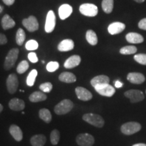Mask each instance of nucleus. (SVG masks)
I'll return each instance as SVG.
<instances>
[{
  "mask_svg": "<svg viewBox=\"0 0 146 146\" xmlns=\"http://www.w3.org/2000/svg\"><path fill=\"white\" fill-rule=\"evenodd\" d=\"M23 25L29 32H34L39 29V23L34 16H30L28 18L24 19Z\"/></svg>",
  "mask_w": 146,
  "mask_h": 146,
  "instance_id": "nucleus-10",
  "label": "nucleus"
},
{
  "mask_svg": "<svg viewBox=\"0 0 146 146\" xmlns=\"http://www.w3.org/2000/svg\"><path fill=\"white\" fill-rule=\"evenodd\" d=\"M3 10V7H2V6H1V5H0V13H1V12H2Z\"/></svg>",
  "mask_w": 146,
  "mask_h": 146,
  "instance_id": "nucleus-46",
  "label": "nucleus"
},
{
  "mask_svg": "<svg viewBox=\"0 0 146 146\" xmlns=\"http://www.w3.org/2000/svg\"><path fill=\"white\" fill-rule=\"evenodd\" d=\"M60 138V131L57 129H54L51 132L50 134V141L52 145H57L59 143Z\"/></svg>",
  "mask_w": 146,
  "mask_h": 146,
  "instance_id": "nucleus-32",
  "label": "nucleus"
},
{
  "mask_svg": "<svg viewBox=\"0 0 146 146\" xmlns=\"http://www.w3.org/2000/svg\"><path fill=\"white\" fill-rule=\"evenodd\" d=\"M138 27L140 29L146 31V18H143L139 22Z\"/></svg>",
  "mask_w": 146,
  "mask_h": 146,
  "instance_id": "nucleus-39",
  "label": "nucleus"
},
{
  "mask_svg": "<svg viewBox=\"0 0 146 146\" xmlns=\"http://www.w3.org/2000/svg\"><path fill=\"white\" fill-rule=\"evenodd\" d=\"M74 104L70 100H63L58 104L54 108V112L58 115L66 114L72 110Z\"/></svg>",
  "mask_w": 146,
  "mask_h": 146,
  "instance_id": "nucleus-2",
  "label": "nucleus"
},
{
  "mask_svg": "<svg viewBox=\"0 0 146 146\" xmlns=\"http://www.w3.org/2000/svg\"><path fill=\"white\" fill-rule=\"evenodd\" d=\"M9 131H10V133L11 135L12 136V137L16 141H22L23 138V133L21 129L18 126L16 125H12L10 126V129H9Z\"/></svg>",
  "mask_w": 146,
  "mask_h": 146,
  "instance_id": "nucleus-18",
  "label": "nucleus"
},
{
  "mask_svg": "<svg viewBox=\"0 0 146 146\" xmlns=\"http://www.w3.org/2000/svg\"><path fill=\"white\" fill-rule=\"evenodd\" d=\"M110 78L106 75H99L95 76L91 80V84L93 87H95L97 85H103V84H109Z\"/></svg>",
  "mask_w": 146,
  "mask_h": 146,
  "instance_id": "nucleus-22",
  "label": "nucleus"
},
{
  "mask_svg": "<svg viewBox=\"0 0 146 146\" xmlns=\"http://www.w3.org/2000/svg\"><path fill=\"white\" fill-rule=\"evenodd\" d=\"M79 11L84 16L94 17L98 13V8L93 3H83L79 7Z\"/></svg>",
  "mask_w": 146,
  "mask_h": 146,
  "instance_id": "nucleus-5",
  "label": "nucleus"
},
{
  "mask_svg": "<svg viewBox=\"0 0 146 146\" xmlns=\"http://www.w3.org/2000/svg\"><path fill=\"white\" fill-rule=\"evenodd\" d=\"M74 43L72 39H64L59 43L58 50L60 52H68L74 49Z\"/></svg>",
  "mask_w": 146,
  "mask_h": 146,
  "instance_id": "nucleus-19",
  "label": "nucleus"
},
{
  "mask_svg": "<svg viewBox=\"0 0 146 146\" xmlns=\"http://www.w3.org/2000/svg\"><path fill=\"white\" fill-rule=\"evenodd\" d=\"M39 115V118L46 123H50L52 119V114H51L50 111L47 108H42L40 110Z\"/></svg>",
  "mask_w": 146,
  "mask_h": 146,
  "instance_id": "nucleus-26",
  "label": "nucleus"
},
{
  "mask_svg": "<svg viewBox=\"0 0 146 146\" xmlns=\"http://www.w3.org/2000/svg\"><path fill=\"white\" fill-rule=\"evenodd\" d=\"M141 125L137 122H128L123 124L120 127V131L126 135H131L141 130Z\"/></svg>",
  "mask_w": 146,
  "mask_h": 146,
  "instance_id": "nucleus-4",
  "label": "nucleus"
},
{
  "mask_svg": "<svg viewBox=\"0 0 146 146\" xmlns=\"http://www.w3.org/2000/svg\"><path fill=\"white\" fill-rule=\"evenodd\" d=\"M18 79L15 74H10L7 78L6 87L8 91L10 94H15L18 87Z\"/></svg>",
  "mask_w": 146,
  "mask_h": 146,
  "instance_id": "nucleus-8",
  "label": "nucleus"
},
{
  "mask_svg": "<svg viewBox=\"0 0 146 146\" xmlns=\"http://www.w3.org/2000/svg\"><path fill=\"white\" fill-rule=\"evenodd\" d=\"M123 83H121L120 81H116L115 82V87H116V88H120V87H123Z\"/></svg>",
  "mask_w": 146,
  "mask_h": 146,
  "instance_id": "nucleus-42",
  "label": "nucleus"
},
{
  "mask_svg": "<svg viewBox=\"0 0 146 146\" xmlns=\"http://www.w3.org/2000/svg\"><path fill=\"white\" fill-rule=\"evenodd\" d=\"M30 141L33 146H43L46 142V137L43 134L35 135L32 137Z\"/></svg>",
  "mask_w": 146,
  "mask_h": 146,
  "instance_id": "nucleus-24",
  "label": "nucleus"
},
{
  "mask_svg": "<svg viewBox=\"0 0 146 146\" xmlns=\"http://www.w3.org/2000/svg\"><path fill=\"white\" fill-rule=\"evenodd\" d=\"M135 1H136V2L137 3H143L145 0H134Z\"/></svg>",
  "mask_w": 146,
  "mask_h": 146,
  "instance_id": "nucleus-44",
  "label": "nucleus"
},
{
  "mask_svg": "<svg viewBox=\"0 0 146 146\" xmlns=\"http://www.w3.org/2000/svg\"><path fill=\"white\" fill-rule=\"evenodd\" d=\"M75 93L77 98L82 101H89L93 98L92 94L90 91L82 87H76L75 89Z\"/></svg>",
  "mask_w": 146,
  "mask_h": 146,
  "instance_id": "nucleus-12",
  "label": "nucleus"
},
{
  "mask_svg": "<svg viewBox=\"0 0 146 146\" xmlns=\"http://www.w3.org/2000/svg\"><path fill=\"white\" fill-rule=\"evenodd\" d=\"M59 80L64 83H72L76 81V76L72 72H64L60 74Z\"/></svg>",
  "mask_w": 146,
  "mask_h": 146,
  "instance_id": "nucleus-23",
  "label": "nucleus"
},
{
  "mask_svg": "<svg viewBox=\"0 0 146 146\" xmlns=\"http://www.w3.org/2000/svg\"><path fill=\"white\" fill-rule=\"evenodd\" d=\"M81 61V58L78 55H74V56H70V58H68V59L66 60L64 62V67L66 68L70 69L75 68L80 64Z\"/></svg>",
  "mask_w": 146,
  "mask_h": 146,
  "instance_id": "nucleus-15",
  "label": "nucleus"
},
{
  "mask_svg": "<svg viewBox=\"0 0 146 146\" xmlns=\"http://www.w3.org/2000/svg\"><path fill=\"white\" fill-rule=\"evenodd\" d=\"M29 67V64L27 60H23L21 63H19V64L18 65L17 68H16V71L18 74H23L26 71L28 70Z\"/></svg>",
  "mask_w": 146,
  "mask_h": 146,
  "instance_id": "nucleus-33",
  "label": "nucleus"
},
{
  "mask_svg": "<svg viewBox=\"0 0 146 146\" xmlns=\"http://www.w3.org/2000/svg\"><path fill=\"white\" fill-rule=\"evenodd\" d=\"M125 29V25L120 22L113 23L109 25L108 31L111 35H117L122 33Z\"/></svg>",
  "mask_w": 146,
  "mask_h": 146,
  "instance_id": "nucleus-14",
  "label": "nucleus"
},
{
  "mask_svg": "<svg viewBox=\"0 0 146 146\" xmlns=\"http://www.w3.org/2000/svg\"><path fill=\"white\" fill-rule=\"evenodd\" d=\"M134 59L137 62L142 65H146V54H139L135 55Z\"/></svg>",
  "mask_w": 146,
  "mask_h": 146,
  "instance_id": "nucleus-36",
  "label": "nucleus"
},
{
  "mask_svg": "<svg viewBox=\"0 0 146 146\" xmlns=\"http://www.w3.org/2000/svg\"><path fill=\"white\" fill-rule=\"evenodd\" d=\"M25 39H26L25 32L24 31L23 29H18L16 35V41L17 45H20V46L23 45L25 41Z\"/></svg>",
  "mask_w": 146,
  "mask_h": 146,
  "instance_id": "nucleus-29",
  "label": "nucleus"
},
{
  "mask_svg": "<svg viewBox=\"0 0 146 146\" xmlns=\"http://www.w3.org/2000/svg\"><path fill=\"white\" fill-rule=\"evenodd\" d=\"M56 27V15L52 10H50L47 14L45 30L47 33L53 32Z\"/></svg>",
  "mask_w": 146,
  "mask_h": 146,
  "instance_id": "nucleus-11",
  "label": "nucleus"
},
{
  "mask_svg": "<svg viewBox=\"0 0 146 146\" xmlns=\"http://www.w3.org/2000/svg\"><path fill=\"white\" fill-rule=\"evenodd\" d=\"M126 39L130 43L137 44V43H141L144 41L143 36L137 33H129L126 35Z\"/></svg>",
  "mask_w": 146,
  "mask_h": 146,
  "instance_id": "nucleus-20",
  "label": "nucleus"
},
{
  "mask_svg": "<svg viewBox=\"0 0 146 146\" xmlns=\"http://www.w3.org/2000/svg\"><path fill=\"white\" fill-rule=\"evenodd\" d=\"M39 89L42 92L50 93L53 89V85L50 82H46V83H42L39 86Z\"/></svg>",
  "mask_w": 146,
  "mask_h": 146,
  "instance_id": "nucleus-35",
  "label": "nucleus"
},
{
  "mask_svg": "<svg viewBox=\"0 0 146 146\" xmlns=\"http://www.w3.org/2000/svg\"><path fill=\"white\" fill-rule=\"evenodd\" d=\"M76 141L79 146H92L94 144V137L88 133H81L76 136Z\"/></svg>",
  "mask_w": 146,
  "mask_h": 146,
  "instance_id": "nucleus-6",
  "label": "nucleus"
},
{
  "mask_svg": "<svg viewBox=\"0 0 146 146\" xmlns=\"http://www.w3.org/2000/svg\"><path fill=\"white\" fill-rule=\"evenodd\" d=\"M86 39L89 44L96 45L98 43V39L96 33L92 30H88L86 33Z\"/></svg>",
  "mask_w": 146,
  "mask_h": 146,
  "instance_id": "nucleus-27",
  "label": "nucleus"
},
{
  "mask_svg": "<svg viewBox=\"0 0 146 146\" xmlns=\"http://www.w3.org/2000/svg\"><path fill=\"white\" fill-rule=\"evenodd\" d=\"M137 51V49L135 46L133 45H128V46H125L122 47L120 50V53L123 55H131L135 54Z\"/></svg>",
  "mask_w": 146,
  "mask_h": 146,
  "instance_id": "nucleus-30",
  "label": "nucleus"
},
{
  "mask_svg": "<svg viewBox=\"0 0 146 146\" xmlns=\"http://www.w3.org/2000/svg\"><path fill=\"white\" fill-rule=\"evenodd\" d=\"M127 80L131 83L139 85L145 81V77L141 73L130 72L127 75Z\"/></svg>",
  "mask_w": 146,
  "mask_h": 146,
  "instance_id": "nucleus-13",
  "label": "nucleus"
},
{
  "mask_svg": "<svg viewBox=\"0 0 146 146\" xmlns=\"http://www.w3.org/2000/svg\"><path fill=\"white\" fill-rule=\"evenodd\" d=\"M18 54H19V50L17 48L12 49L8 53L3 64V68L5 70H9L13 68L18 59Z\"/></svg>",
  "mask_w": 146,
  "mask_h": 146,
  "instance_id": "nucleus-3",
  "label": "nucleus"
},
{
  "mask_svg": "<svg viewBox=\"0 0 146 146\" xmlns=\"http://www.w3.org/2000/svg\"><path fill=\"white\" fill-rule=\"evenodd\" d=\"M59 66V63H58V62H50L47 64L46 69L48 72H55L57 69H58Z\"/></svg>",
  "mask_w": 146,
  "mask_h": 146,
  "instance_id": "nucleus-37",
  "label": "nucleus"
},
{
  "mask_svg": "<svg viewBox=\"0 0 146 146\" xmlns=\"http://www.w3.org/2000/svg\"><path fill=\"white\" fill-rule=\"evenodd\" d=\"M125 97L130 100L131 103H137L144 100V95L141 91L137 89H131L125 93Z\"/></svg>",
  "mask_w": 146,
  "mask_h": 146,
  "instance_id": "nucleus-9",
  "label": "nucleus"
},
{
  "mask_svg": "<svg viewBox=\"0 0 146 146\" xmlns=\"http://www.w3.org/2000/svg\"><path fill=\"white\" fill-rule=\"evenodd\" d=\"M25 47L29 51L36 50L39 47V44H38L37 41H35V40H29V41L27 42L26 45H25Z\"/></svg>",
  "mask_w": 146,
  "mask_h": 146,
  "instance_id": "nucleus-34",
  "label": "nucleus"
},
{
  "mask_svg": "<svg viewBox=\"0 0 146 146\" xmlns=\"http://www.w3.org/2000/svg\"><path fill=\"white\" fill-rule=\"evenodd\" d=\"M133 146H146L145 143H137L133 145Z\"/></svg>",
  "mask_w": 146,
  "mask_h": 146,
  "instance_id": "nucleus-43",
  "label": "nucleus"
},
{
  "mask_svg": "<svg viewBox=\"0 0 146 146\" xmlns=\"http://www.w3.org/2000/svg\"><path fill=\"white\" fill-rule=\"evenodd\" d=\"M2 1L7 5H12L15 2V0H2Z\"/></svg>",
  "mask_w": 146,
  "mask_h": 146,
  "instance_id": "nucleus-41",
  "label": "nucleus"
},
{
  "mask_svg": "<svg viewBox=\"0 0 146 146\" xmlns=\"http://www.w3.org/2000/svg\"><path fill=\"white\" fill-rule=\"evenodd\" d=\"M83 119L90 125L98 128H102L104 125V118L100 115L94 114V113H88V114H84Z\"/></svg>",
  "mask_w": 146,
  "mask_h": 146,
  "instance_id": "nucleus-1",
  "label": "nucleus"
},
{
  "mask_svg": "<svg viewBox=\"0 0 146 146\" xmlns=\"http://www.w3.org/2000/svg\"><path fill=\"white\" fill-rule=\"evenodd\" d=\"M3 109V106L1 105V104H0V112H2Z\"/></svg>",
  "mask_w": 146,
  "mask_h": 146,
  "instance_id": "nucleus-45",
  "label": "nucleus"
},
{
  "mask_svg": "<svg viewBox=\"0 0 146 146\" xmlns=\"http://www.w3.org/2000/svg\"><path fill=\"white\" fill-rule=\"evenodd\" d=\"M36 76H37V70H35V69H33V70L31 71V72L29 73L27 78V84L28 86H33Z\"/></svg>",
  "mask_w": 146,
  "mask_h": 146,
  "instance_id": "nucleus-31",
  "label": "nucleus"
},
{
  "mask_svg": "<svg viewBox=\"0 0 146 146\" xmlns=\"http://www.w3.org/2000/svg\"><path fill=\"white\" fill-rule=\"evenodd\" d=\"M9 107L12 110L21 111L25 109V103L23 100L18 98H13L9 102Z\"/></svg>",
  "mask_w": 146,
  "mask_h": 146,
  "instance_id": "nucleus-16",
  "label": "nucleus"
},
{
  "mask_svg": "<svg viewBox=\"0 0 146 146\" xmlns=\"http://www.w3.org/2000/svg\"><path fill=\"white\" fill-rule=\"evenodd\" d=\"M97 92L102 96L112 97L115 94V89L110 84H103L94 87Z\"/></svg>",
  "mask_w": 146,
  "mask_h": 146,
  "instance_id": "nucleus-7",
  "label": "nucleus"
},
{
  "mask_svg": "<svg viewBox=\"0 0 146 146\" xmlns=\"http://www.w3.org/2000/svg\"><path fill=\"white\" fill-rule=\"evenodd\" d=\"M145 92H146V91H145Z\"/></svg>",
  "mask_w": 146,
  "mask_h": 146,
  "instance_id": "nucleus-47",
  "label": "nucleus"
},
{
  "mask_svg": "<svg viewBox=\"0 0 146 146\" xmlns=\"http://www.w3.org/2000/svg\"><path fill=\"white\" fill-rule=\"evenodd\" d=\"M59 16L61 20H65L72 13V8L69 4H63L59 8L58 10Z\"/></svg>",
  "mask_w": 146,
  "mask_h": 146,
  "instance_id": "nucleus-17",
  "label": "nucleus"
},
{
  "mask_svg": "<svg viewBox=\"0 0 146 146\" xmlns=\"http://www.w3.org/2000/svg\"><path fill=\"white\" fill-rule=\"evenodd\" d=\"M47 96L43 92L35 91L29 96V100L33 103H36V102L45 101V100H47Z\"/></svg>",
  "mask_w": 146,
  "mask_h": 146,
  "instance_id": "nucleus-25",
  "label": "nucleus"
},
{
  "mask_svg": "<svg viewBox=\"0 0 146 146\" xmlns=\"http://www.w3.org/2000/svg\"><path fill=\"white\" fill-rule=\"evenodd\" d=\"M8 42L6 36L2 33H0V45H5Z\"/></svg>",
  "mask_w": 146,
  "mask_h": 146,
  "instance_id": "nucleus-40",
  "label": "nucleus"
},
{
  "mask_svg": "<svg viewBox=\"0 0 146 146\" xmlns=\"http://www.w3.org/2000/svg\"><path fill=\"white\" fill-rule=\"evenodd\" d=\"M102 7L105 13L110 14L114 8V0H103Z\"/></svg>",
  "mask_w": 146,
  "mask_h": 146,
  "instance_id": "nucleus-28",
  "label": "nucleus"
},
{
  "mask_svg": "<svg viewBox=\"0 0 146 146\" xmlns=\"http://www.w3.org/2000/svg\"><path fill=\"white\" fill-rule=\"evenodd\" d=\"M28 58L32 63H36L38 62L37 56H36V54H35V53H34V52L29 53L28 55Z\"/></svg>",
  "mask_w": 146,
  "mask_h": 146,
  "instance_id": "nucleus-38",
  "label": "nucleus"
},
{
  "mask_svg": "<svg viewBox=\"0 0 146 146\" xmlns=\"http://www.w3.org/2000/svg\"><path fill=\"white\" fill-rule=\"evenodd\" d=\"M16 25L15 21L8 14H5L1 19V26L4 30L12 29Z\"/></svg>",
  "mask_w": 146,
  "mask_h": 146,
  "instance_id": "nucleus-21",
  "label": "nucleus"
}]
</instances>
